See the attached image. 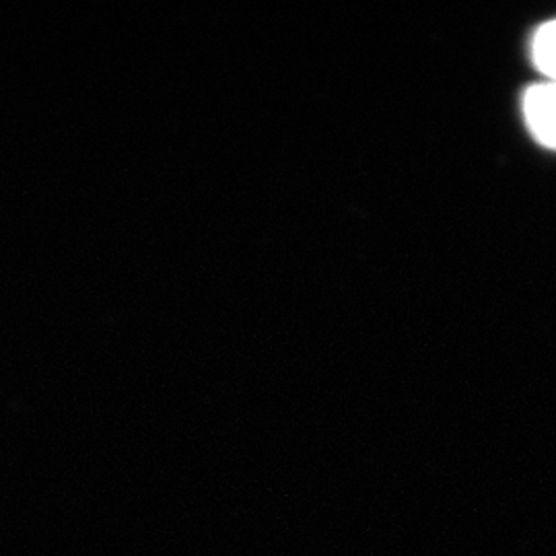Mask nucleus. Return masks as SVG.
Here are the masks:
<instances>
[{
	"instance_id": "nucleus-1",
	"label": "nucleus",
	"mask_w": 556,
	"mask_h": 556,
	"mask_svg": "<svg viewBox=\"0 0 556 556\" xmlns=\"http://www.w3.org/2000/svg\"><path fill=\"white\" fill-rule=\"evenodd\" d=\"M523 116L534 139L548 149H556V80H544L528 89Z\"/></svg>"
},
{
	"instance_id": "nucleus-2",
	"label": "nucleus",
	"mask_w": 556,
	"mask_h": 556,
	"mask_svg": "<svg viewBox=\"0 0 556 556\" xmlns=\"http://www.w3.org/2000/svg\"><path fill=\"white\" fill-rule=\"evenodd\" d=\"M532 59L546 80H556V20L538 29L532 40Z\"/></svg>"
}]
</instances>
